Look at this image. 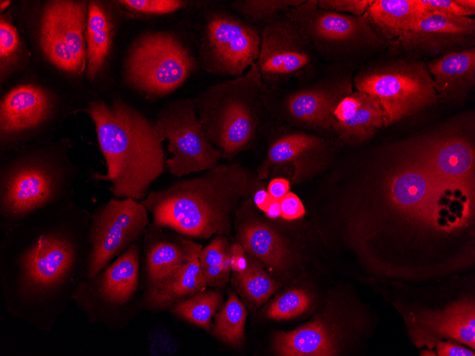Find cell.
Masks as SVG:
<instances>
[{"instance_id": "6da1fadb", "label": "cell", "mask_w": 475, "mask_h": 356, "mask_svg": "<svg viewBox=\"0 0 475 356\" xmlns=\"http://www.w3.org/2000/svg\"><path fill=\"white\" fill-rule=\"evenodd\" d=\"M90 219L89 212L71 200L4 232L0 278L13 315L38 329H50L87 278Z\"/></svg>"}, {"instance_id": "7a4b0ae2", "label": "cell", "mask_w": 475, "mask_h": 356, "mask_svg": "<svg viewBox=\"0 0 475 356\" xmlns=\"http://www.w3.org/2000/svg\"><path fill=\"white\" fill-rule=\"evenodd\" d=\"M82 111L95 124L107 166L106 173H90V180L110 183L114 198L144 200L166 166L155 122L119 97L110 104L92 101Z\"/></svg>"}, {"instance_id": "3957f363", "label": "cell", "mask_w": 475, "mask_h": 356, "mask_svg": "<svg viewBox=\"0 0 475 356\" xmlns=\"http://www.w3.org/2000/svg\"><path fill=\"white\" fill-rule=\"evenodd\" d=\"M255 178L238 164L220 165L204 173L151 190L141 201L153 225L186 236L208 238L230 230L237 203L257 188Z\"/></svg>"}, {"instance_id": "277c9868", "label": "cell", "mask_w": 475, "mask_h": 356, "mask_svg": "<svg viewBox=\"0 0 475 356\" xmlns=\"http://www.w3.org/2000/svg\"><path fill=\"white\" fill-rule=\"evenodd\" d=\"M70 143H38L4 153L0 163V227L6 231L31 215L73 200L80 168Z\"/></svg>"}, {"instance_id": "5b68a950", "label": "cell", "mask_w": 475, "mask_h": 356, "mask_svg": "<svg viewBox=\"0 0 475 356\" xmlns=\"http://www.w3.org/2000/svg\"><path fill=\"white\" fill-rule=\"evenodd\" d=\"M267 88L256 61L245 74L209 86L195 99L203 128L222 157L230 159L254 145Z\"/></svg>"}, {"instance_id": "8992f818", "label": "cell", "mask_w": 475, "mask_h": 356, "mask_svg": "<svg viewBox=\"0 0 475 356\" xmlns=\"http://www.w3.org/2000/svg\"><path fill=\"white\" fill-rule=\"evenodd\" d=\"M353 82L358 91L378 102L385 126L432 104L439 97L426 65L415 59L398 58L364 66Z\"/></svg>"}, {"instance_id": "52a82bcc", "label": "cell", "mask_w": 475, "mask_h": 356, "mask_svg": "<svg viewBox=\"0 0 475 356\" xmlns=\"http://www.w3.org/2000/svg\"><path fill=\"white\" fill-rule=\"evenodd\" d=\"M198 60L175 33H145L131 45L124 62L126 82L144 93L164 96L181 87Z\"/></svg>"}, {"instance_id": "ba28073f", "label": "cell", "mask_w": 475, "mask_h": 356, "mask_svg": "<svg viewBox=\"0 0 475 356\" xmlns=\"http://www.w3.org/2000/svg\"><path fill=\"white\" fill-rule=\"evenodd\" d=\"M312 65L294 76L295 86L268 87L266 109L297 127L333 129V110L353 92L351 77L339 72L314 79Z\"/></svg>"}, {"instance_id": "9c48e42d", "label": "cell", "mask_w": 475, "mask_h": 356, "mask_svg": "<svg viewBox=\"0 0 475 356\" xmlns=\"http://www.w3.org/2000/svg\"><path fill=\"white\" fill-rule=\"evenodd\" d=\"M260 28L222 6H207L199 26L198 63L208 74L238 77L258 59Z\"/></svg>"}, {"instance_id": "30bf717a", "label": "cell", "mask_w": 475, "mask_h": 356, "mask_svg": "<svg viewBox=\"0 0 475 356\" xmlns=\"http://www.w3.org/2000/svg\"><path fill=\"white\" fill-rule=\"evenodd\" d=\"M284 15L297 24L313 52L329 60H359L380 43L364 16L322 10L316 0H305Z\"/></svg>"}, {"instance_id": "8fae6325", "label": "cell", "mask_w": 475, "mask_h": 356, "mask_svg": "<svg viewBox=\"0 0 475 356\" xmlns=\"http://www.w3.org/2000/svg\"><path fill=\"white\" fill-rule=\"evenodd\" d=\"M158 134L167 140L171 157L166 160L169 172L177 178L216 166L221 153L209 141L196 115V100L177 99L166 103L155 122Z\"/></svg>"}, {"instance_id": "7c38bea8", "label": "cell", "mask_w": 475, "mask_h": 356, "mask_svg": "<svg viewBox=\"0 0 475 356\" xmlns=\"http://www.w3.org/2000/svg\"><path fill=\"white\" fill-rule=\"evenodd\" d=\"M63 114L57 98L46 89L33 85L13 88L1 100V151L41 143Z\"/></svg>"}, {"instance_id": "4fadbf2b", "label": "cell", "mask_w": 475, "mask_h": 356, "mask_svg": "<svg viewBox=\"0 0 475 356\" xmlns=\"http://www.w3.org/2000/svg\"><path fill=\"white\" fill-rule=\"evenodd\" d=\"M148 211L141 201L112 198L90 214V252L86 279L97 275L146 231Z\"/></svg>"}, {"instance_id": "5bb4252c", "label": "cell", "mask_w": 475, "mask_h": 356, "mask_svg": "<svg viewBox=\"0 0 475 356\" xmlns=\"http://www.w3.org/2000/svg\"><path fill=\"white\" fill-rule=\"evenodd\" d=\"M259 71L268 86H284L301 70L312 64L314 52L298 26L282 15L260 28Z\"/></svg>"}, {"instance_id": "9a60e30c", "label": "cell", "mask_w": 475, "mask_h": 356, "mask_svg": "<svg viewBox=\"0 0 475 356\" xmlns=\"http://www.w3.org/2000/svg\"><path fill=\"white\" fill-rule=\"evenodd\" d=\"M475 21L439 12H426L395 42L403 50L420 55L439 57L472 48Z\"/></svg>"}, {"instance_id": "2e32d148", "label": "cell", "mask_w": 475, "mask_h": 356, "mask_svg": "<svg viewBox=\"0 0 475 356\" xmlns=\"http://www.w3.org/2000/svg\"><path fill=\"white\" fill-rule=\"evenodd\" d=\"M139 271V250L134 242L102 273L83 280L73 298L87 315L101 303H126L137 291Z\"/></svg>"}, {"instance_id": "e0dca14e", "label": "cell", "mask_w": 475, "mask_h": 356, "mask_svg": "<svg viewBox=\"0 0 475 356\" xmlns=\"http://www.w3.org/2000/svg\"><path fill=\"white\" fill-rule=\"evenodd\" d=\"M413 327L416 343L432 347L440 338H448L475 348L474 304L462 301L442 311L424 313Z\"/></svg>"}, {"instance_id": "ac0fdd59", "label": "cell", "mask_w": 475, "mask_h": 356, "mask_svg": "<svg viewBox=\"0 0 475 356\" xmlns=\"http://www.w3.org/2000/svg\"><path fill=\"white\" fill-rule=\"evenodd\" d=\"M333 130L346 144H356L370 139L384 124L378 102L371 95L352 92L344 97L333 110Z\"/></svg>"}, {"instance_id": "d6986e66", "label": "cell", "mask_w": 475, "mask_h": 356, "mask_svg": "<svg viewBox=\"0 0 475 356\" xmlns=\"http://www.w3.org/2000/svg\"><path fill=\"white\" fill-rule=\"evenodd\" d=\"M420 149L421 165L444 183L464 182L473 168L474 151L459 139L440 140Z\"/></svg>"}, {"instance_id": "ffe728a7", "label": "cell", "mask_w": 475, "mask_h": 356, "mask_svg": "<svg viewBox=\"0 0 475 356\" xmlns=\"http://www.w3.org/2000/svg\"><path fill=\"white\" fill-rule=\"evenodd\" d=\"M438 95L456 99L465 95L474 85V47L439 56L427 63Z\"/></svg>"}, {"instance_id": "44dd1931", "label": "cell", "mask_w": 475, "mask_h": 356, "mask_svg": "<svg viewBox=\"0 0 475 356\" xmlns=\"http://www.w3.org/2000/svg\"><path fill=\"white\" fill-rule=\"evenodd\" d=\"M200 250L194 252L186 261L176 267L159 283L148 287L145 296L147 306L163 309L181 298L205 289L207 283L200 265Z\"/></svg>"}, {"instance_id": "7402d4cb", "label": "cell", "mask_w": 475, "mask_h": 356, "mask_svg": "<svg viewBox=\"0 0 475 356\" xmlns=\"http://www.w3.org/2000/svg\"><path fill=\"white\" fill-rule=\"evenodd\" d=\"M87 13L88 8L82 2L53 1L46 4L42 15L54 25L67 43L80 73L87 59L85 32Z\"/></svg>"}, {"instance_id": "603a6c76", "label": "cell", "mask_w": 475, "mask_h": 356, "mask_svg": "<svg viewBox=\"0 0 475 356\" xmlns=\"http://www.w3.org/2000/svg\"><path fill=\"white\" fill-rule=\"evenodd\" d=\"M274 347L283 356L333 355L336 338L326 323L317 318L294 330L276 333Z\"/></svg>"}, {"instance_id": "cb8c5ba5", "label": "cell", "mask_w": 475, "mask_h": 356, "mask_svg": "<svg viewBox=\"0 0 475 356\" xmlns=\"http://www.w3.org/2000/svg\"><path fill=\"white\" fill-rule=\"evenodd\" d=\"M425 13L420 0H374L363 16L379 38L395 42Z\"/></svg>"}, {"instance_id": "d4e9b609", "label": "cell", "mask_w": 475, "mask_h": 356, "mask_svg": "<svg viewBox=\"0 0 475 356\" xmlns=\"http://www.w3.org/2000/svg\"><path fill=\"white\" fill-rule=\"evenodd\" d=\"M324 140L301 130L282 132L271 140L266 157L260 166L258 178L263 177L272 165L292 162L309 164L326 153Z\"/></svg>"}, {"instance_id": "484cf974", "label": "cell", "mask_w": 475, "mask_h": 356, "mask_svg": "<svg viewBox=\"0 0 475 356\" xmlns=\"http://www.w3.org/2000/svg\"><path fill=\"white\" fill-rule=\"evenodd\" d=\"M422 167L407 170L398 175L391 184V200L397 209L420 217L435 215L439 210L432 195L436 192L431 180Z\"/></svg>"}, {"instance_id": "4316f807", "label": "cell", "mask_w": 475, "mask_h": 356, "mask_svg": "<svg viewBox=\"0 0 475 356\" xmlns=\"http://www.w3.org/2000/svg\"><path fill=\"white\" fill-rule=\"evenodd\" d=\"M238 237L245 252L260 259L268 267L281 269L287 264L288 249L281 237L265 222L254 218L241 222Z\"/></svg>"}, {"instance_id": "83f0119b", "label": "cell", "mask_w": 475, "mask_h": 356, "mask_svg": "<svg viewBox=\"0 0 475 356\" xmlns=\"http://www.w3.org/2000/svg\"><path fill=\"white\" fill-rule=\"evenodd\" d=\"M113 23L107 11L97 2L88 6L85 30L89 80L94 79L102 68L112 43Z\"/></svg>"}, {"instance_id": "f1b7e54d", "label": "cell", "mask_w": 475, "mask_h": 356, "mask_svg": "<svg viewBox=\"0 0 475 356\" xmlns=\"http://www.w3.org/2000/svg\"><path fill=\"white\" fill-rule=\"evenodd\" d=\"M202 246L190 240H183L181 246L156 240L150 244L146 252V271L149 286L165 278L178 265L186 261Z\"/></svg>"}, {"instance_id": "f546056e", "label": "cell", "mask_w": 475, "mask_h": 356, "mask_svg": "<svg viewBox=\"0 0 475 356\" xmlns=\"http://www.w3.org/2000/svg\"><path fill=\"white\" fill-rule=\"evenodd\" d=\"M305 0H235L230 3L234 13L250 24L265 26Z\"/></svg>"}, {"instance_id": "4dcf8cb0", "label": "cell", "mask_w": 475, "mask_h": 356, "mask_svg": "<svg viewBox=\"0 0 475 356\" xmlns=\"http://www.w3.org/2000/svg\"><path fill=\"white\" fill-rule=\"evenodd\" d=\"M222 302L217 291H201L189 298L174 304L171 312L207 331L210 330L212 317Z\"/></svg>"}, {"instance_id": "1f68e13d", "label": "cell", "mask_w": 475, "mask_h": 356, "mask_svg": "<svg viewBox=\"0 0 475 356\" xmlns=\"http://www.w3.org/2000/svg\"><path fill=\"white\" fill-rule=\"evenodd\" d=\"M247 312L237 296L230 292L220 311L215 315L213 333L223 342L234 346L244 338Z\"/></svg>"}, {"instance_id": "d6a6232c", "label": "cell", "mask_w": 475, "mask_h": 356, "mask_svg": "<svg viewBox=\"0 0 475 356\" xmlns=\"http://www.w3.org/2000/svg\"><path fill=\"white\" fill-rule=\"evenodd\" d=\"M235 274V281L240 290L252 303L260 306L266 302L279 287L254 259H247L246 269Z\"/></svg>"}, {"instance_id": "836d02e7", "label": "cell", "mask_w": 475, "mask_h": 356, "mask_svg": "<svg viewBox=\"0 0 475 356\" xmlns=\"http://www.w3.org/2000/svg\"><path fill=\"white\" fill-rule=\"evenodd\" d=\"M40 44L45 55L53 65L68 72L80 73L67 43L54 25L43 16Z\"/></svg>"}, {"instance_id": "e575fe53", "label": "cell", "mask_w": 475, "mask_h": 356, "mask_svg": "<svg viewBox=\"0 0 475 356\" xmlns=\"http://www.w3.org/2000/svg\"><path fill=\"white\" fill-rule=\"evenodd\" d=\"M310 305L307 293L299 288L289 290L279 296L267 310V316L274 320L295 318L305 312Z\"/></svg>"}, {"instance_id": "d590c367", "label": "cell", "mask_w": 475, "mask_h": 356, "mask_svg": "<svg viewBox=\"0 0 475 356\" xmlns=\"http://www.w3.org/2000/svg\"><path fill=\"white\" fill-rule=\"evenodd\" d=\"M127 11L143 15H166L185 9L189 4L184 0H123L119 1Z\"/></svg>"}, {"instance_id": "8d00e7d4", "label": "cell", "mask_w": 475, "mask_h": 356, "mask_svg": "<svg viewBox=\"0 0 475 356\" xmlns=\"http://www.w3.org/2000/svg\"><path fill=\"white\" fill-rule=\"evenodd\" d=\"M374 0H316L319 9L354 16H362Z\"/></svg>"}, {"instance_id": "74e56055", "label": "cell", "mask_w": 475, "mask_h": 356, "mask_svg": "<svg viewBox=\"0 0 475 356\" xmlns=\"http://www.w3.org/2000/svg\"><path fill=\"white\" fill-rule=\"evenodd\" d=\"M229 250L227 239L220 237H216L199 252L201 269L222 264Z\"/></svg>"}, {"instance_id": "f35d334b", "label": "cell", "mask_w": 475, "mask_h": 356, "mask_svg": "<svg viewBox=\"0 0 475 356\" xmlns=\"http://www.w3.org/2000/svg\"><path fill=\"white\" fill-rule=\"evenodd\" d=\"M19 45L16 28L5 18H1L0 25V56L1 65L9 62L16 53Z\"/></svg>"}, {"instance_id": "ab89813d", "label": "cell", "mask_w": 475, "mask_h": 356, "mask_svg": "<svg viewBox=\"0 0 475 356\" xmlns=\"http://www.w3.org/2000/svg\"><path fill=\"white\" fill-rule=\"evenodd\" d=\"M426 12H439L444 14L466 16L475 12L459 6L455 0H420Z\"/></svg>"}, {"instance_id": "60d3db41", "label": "cell", "mask_w": 475, "mask_h": 356, "mask_svg": "<svg viewBox=\"0 0 475 356\" xmlns=\"http://www.w3.org/2000/svg\"><path fill=\"white\" fill-rule=\"evenodd\" d=\"M279 203L281 217L284 220H296L305 214V208L301 200L293 193L289 192Z\"/></svg>"}, {"instance_id": "b9f144b4", "label": "cell", "mask_w": 475, "mask_h": 356, "mask_svg": "<svg viewBox=\"0 0 475 356\" xmlns=\"http://www.w3.org/2000/svg\"><path fill=\"white\" fill-rule=\"evenodd\" d=\"M231 270L235 273L243 271L247 266L246 252L240 243H235L230 248Z\"/></svg>"}, {"instance_id": "7bdbcfd3", "label": "cell", "mask_w": 475, "mask_h": 356, "mask_svg": "<svg viewBox=\"0 0 475 356\" xmlns=\"http://www.w3.org/2000/svg\"><path fill=\"white\" fill-rule=\"evenodd\" d=\"M439 356H474V352L457 344L439 340L436 342Z\"/></svg>"}, {"instance_id": "ee69618b", "label": "cell", "mask_w": 475, "mask_h": 356, "mask_svg": "<svg viewBox=\"0 0 475 356\" xmlns=\"http://www.w3.org/2000/svg\"><path fill=\"white\" fill-rule=\"evenodd\" d=\"M289 190V181L284 178H274L270 181L267 192L272 200L280 201Z\"/></svg>"}, {"instance_id": "f6af8a7d", "label": "cell", "mask_w": 475, "mask_h": 356, "mask_svg": "<svg viewBox=\"0 0 475 356\" xmlns=\"http://www.w3.org/2000/svg\"><path fill=\"white\" fill-rule=\"evenodd\" d=\"M271 201L272 198H270L268 192L265 190L259 189L254 194L255 204L259 209L264 212Z\"/></svg>"}, {"instance_id": "bcb514c9", "label": "cell", "mask_w": 475, "mask_h": 356, "mask_svg": "<svg viewBox=\"0 0 475 356\" xmlns=\"http://www.w3.org/2000/svg\"><path fill=\"white\" fill-rule=\"evenodd\" d=\"M267 217L275 219L281 217V209L279 201L272 200L266 210H265Z\"/></svg>"}, {"instance_id": "7dc6e473", "label": "cell", "mask_w": 475, "mask_h": 356, "mask_svg": "<svg viewBox=\"0 0 475 356\" xmlns=\"http://www.w3.org/2000/svg\"><path fill=\"white\" fill-rule=\"evenodd\" d=\"M456 2L461 7L475 12V1L474 0H455Z\"/></svg>"}, {"instance_id": "c3c4849f", "label": "cell", "mask_w": 475, "mask_h": 356, "mask_svg": "<svg viewBox=\"0 0 475 356\" xmlns=\"http://www.w3.org/2000/svg\"><path fill=\"white\" fill-rule=\"evenodd\" d=\"M11 4L10 1H1L0 3V7H1V11H2L3 10L6 9Z\"/></svg>"}]
</instances>
